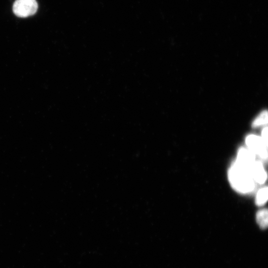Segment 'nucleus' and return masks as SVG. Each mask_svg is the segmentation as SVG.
I'll list each match as a JSON object with an SVG mask.
<instances>
[{
	"instance_id": "nucleus-1",
	"label": "nucleus",
	"mask_w": 268,
	"mask_h": 268,
	"mask_svg": "<svg viewBox=\"0 0 268 268\" xmlns=\"http://www.w3.org/2000/svg\"><path fill=\"white\" fill-rule=\"evenodd\" d=\"M228 179L233 188L236 191L246 194L252 192L255 187L249 170L234 162L228 171Z\"/></svg>"
},
{
	"instance_id": "nucleus-2",
	"label": "nucleus",
	"mask_w": 268,
	"mask_h": 268,
	"mask_svg": "<svg viewBox=\"0 0 268 268\" xmlns=\"http://www.w3.org/2000/svg\"><path fill=\"white\" fill-rule=\"evenodd\" d=\"M38 8L36 0H16L13 11L18 17H26L35 13Z\"/></svg>"
},
{
	"instance_id": "nucleus-3",
	"label": "nucleus",
	"mask_w": 268,
	"mask_h": 268,
	"mask_svg": "<svg viewBox=\"0 0 268 268\" xmlns=\"http://www.w3.org/2000/svg\"><path fill=\"white\" fill-rule=\"evenodd\" d=\"M246 143L252 152L259 155L263 159L268 157V146L266 145L260 136L250 134L246 138Z\"/></svg>"
},
{
	"instance_id": "nucleus-4",
	"label": "nucleus",
	"mask_w": 268,
	"mask_h": 268,
	"mask_svg": "<svg viewBox=\"0 0 268 268\" xmlns=\"http://www.w3.org/2000/svg\"><path fill=\"white\" fill-rule=\"evenodd\" d=\"M255 161V154L253 152L246 148H240L235 161L237 164L250 172V169Z\"/></svg>"
},
{
	"instance_id": "nucleus-5",
	"label": "nucleus",
	"mask_w": 268,
	"mask_h": 268,
	"mask_svg": "<svg viewBox=\"0 0 268 268\" xmlns=\"http://www.w3.org/2000/svg\"><path fill=\"white\" fill-rule=\"evenodd\" d=\"M250 173L255 182L261 184L265 182L267 175L264 166L260 161H255L250 169Z\"/></svg>"
},
{
	"instance_id": "nucleus-6",
	"label": "nucleus",
	"mask_w": 268,
	"mask_h": 268,
	"mask_svg": "<svg viewBox=\"0 0 268 268\" xmlns=\"http://www.w3.org/2000/svg\"><path fill=\"white\" fill-rule=\"evenodd\" d=\"M256 220L259 226L262 229L267 227L268 224V214L267 209H262L258 211Z\"/></svg>"
},
{
	"instance_id": "nucleus-7",
	"label": "nucleus",
	"mask_w": 268,
	"mask_h": 268,
	"mask_svg": "<svg viewBox=\"0 0 268 268\" xmlns=\"http://www.w3.org/2000/svg\"><path fill=\"white\" fill-rule=\"evenodd\" d=\"M268 200V188L264 187L260 189L256 196V203L257 205H263Z\"/></svg>"
},
{
	"instance_id": "nucleus-8",
	"label": "nucleus",
	"mask_w": 268,
	"mask_h": 268,
	"mask_svg": "<svg viewBox=\"0 0 268 268\" xmlns=\"http://www.w3.org/2000/svg\"><path fill=\"white\" fill-rule=\"evenodd\" d=\"M268 123V112L267 111H263L254 121L252 126L254 127H257Z\"/></svg>"
},
{
	"instance_id": "nucleus-9",
	"label": "nucleus",
	"mask_w": 268,
	"mask_h": 268,
	"mask_svg": "<svg viewBox=\"0 0 268 268\" xmlns=\"http://www.w3.org/2000/svg\"><path fill=\"white\" fill-rule=\"evenodd\" d=\"M261 137L264 143L268 146V128L267 127L262 130Z\"/></svg>"
}]
</instances>
